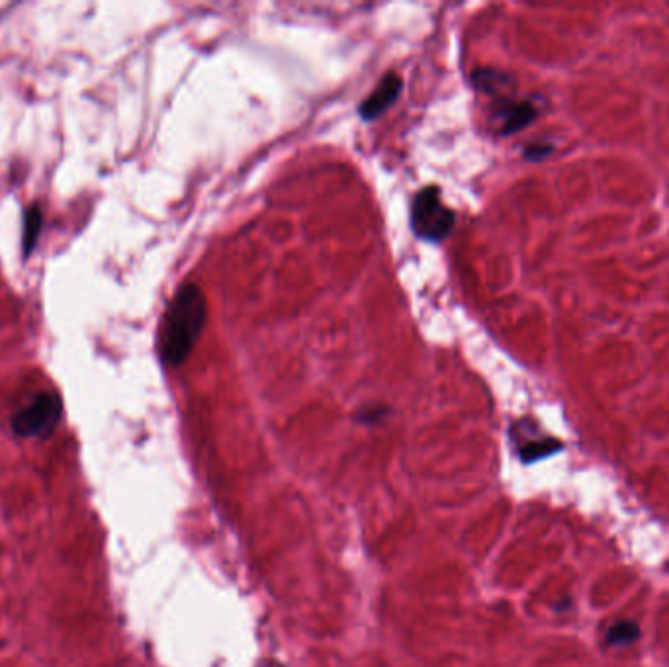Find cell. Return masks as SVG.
Wrapping results in <instances>:
<instances>
[{"label": "cell", "instance_id": "2", "mask_svg": "<svg viewBox=\"0 0 669 667\" xmlns=\"http://www.w3.org/2000/svg\"><path fill=\"white\" fill-rule=\"evenodd\" d=\"M456 227V214L441 198L439 186L421 188L411 204V229L419 239L441 243Z\"/></svg>", "mask_w": 669, "mask_h": 667}, {"label": "cell", "instance_id": "10", "mask_svg": "<svg viewBox=\"0 0 669 667\" xmlns=\"http://www.w3.org/2000/svg\"><path fill=\"white\" fill-rule=\"evenodd\" d=\"M550 151H552L550 145H531V147L525 149V157H527V159H542V157H546Z\"/></svg>", "mask_w": 669, "mask_h": 667}, {"label": "cell", "instance_id": "4", "mask_svg": "<svg viewBox=\"0 0 669 667\" xmlns=\"http://www.w3.org/2000/svg\"><path fill=\"white\" fill-rule=\"evenodd\" d=\"M403 79L396 73H388L378 87L370 92L368 98L362 100V104L358 106V114L362 120L372 122L376 118H380L388 108H392L400 94H402Z\"/></svg>", "mask_w": 669, "mask_h": 667}, {"label": "cell", "instance_id": "7", "mask_svg": "<svg viewBox=\"0 0 669 667\" xmlns=\"http://www.w3.org/2000/svg\"><path fill=\"white\" fill-rule=\"evenodd\" d=\"M640 636H642V630L634 621H619V623L611 624L609 630L605 632V640L613 648L632 646L634 642L640 640Z\"/></svg>", "mask_w": 669, "mask_h": 667}, {"label": "cell", "instance_id": "11", "mask_svg": "<svg viewBox=\"0 0 669 667\" xmlns=\"http://www.w3.org/2000/svg\"><path fill=\"white\" fill-rule=\"evenodd\" d=\"M382 413L384 409H364V413L358 417L362 423H378L382 419Z\"/></svg>", "mask_w": 669, "mask_h": 667}, {"label": "cell", "instance_id": "1", "mask_svg": "<svg viewBox=\"0 0 669 667\" xmlns=\"http://www.w3.org/2000/svg\"><path fill=\"white\" fill-rule=\"evenodd\" d=\"M208 323V300L200 286L184 284L169 304L163 325L159 349L167 366H180L194 351Z\"/></svg>", "mask_w": 669, "mask_h": 667}, {"label": "cell", "instance_id": "3", "mask_svg": "<svg viewBox=\"0 0 669 667\" xmlns=\"http://www.w3.org/2000/svg\"><path fill=\"white\" fill-rule=\"evenodd\" d=\"M63 403L55 392H42L12 415V431L22 439L47 437L59 423Z\"/></svg>", "mask_w": 669, "mask_h": 667}, {"label": "cell", "instance_id": "8", "mask_svg": "<svg viewBox=\"0 0 669 667\" xmlns=\"http://www.w3.org/2000/svg\"><path fill=\"white\" fill-rule=\"evenodd\" d=\"M472 81H474V85L478 89L484 90L488 94H499L501 90L507 87V83H509V79L505 75H501V73H497L493 69H480V71H476L472 75Z\"/></svg>", "mask_w": 669, "mask_h": 667}, {"label": "cell", "instance_id": "6", "mask_svg": "<svg viewBox=\"0 0 669 667\" xmlns=\"http://www.w3.org/2000/svg\"><path fill=\"white\" fill-rule=\"evenodd\" d=\"M519 443V456L525 464H533L542 458H548L562 450V443L550 437H538V439H527V441H517Z\"/></svg>", "mask_w": 669, "mask_h": 667}, {"label": "cell", "instance_id": "5", "mask_svg": "<svg viewBox=\"0 0 669 667\" xmlns=\"http://www.w3.org/2000/svg\"><path fill=\"white\" fill-rule=\"evenodd\" d=\"M495 114L499 120V130L503 135H513L525 130L531 122H535L538 110L529 100H511L501 98L495 106Z\"/></svg>", "mask_w": 669, "mask_h": 667}, {"label": "cell", "instance_id": "9", "mask_svg": "<svg viewBox=\"0 0 669 667\" xmlns=\"http://www.w3.org/2000/svg\"><path fill=\"white\" fill-rule=\"evenodd\" d=\"M42 229V212L40 208H30L26 214V223H24V251L30 253L36 245V239Z\"/></svg>", "mask_w": 669, "mask_h": 667}]
</instances>
